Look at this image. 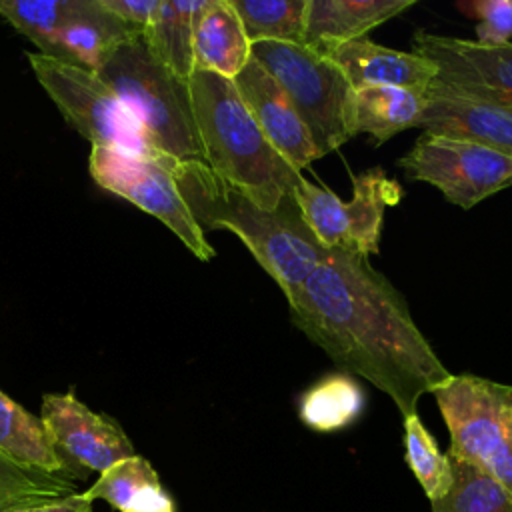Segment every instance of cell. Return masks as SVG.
<instances>
[{
  "label": "cell",
  "mask_w": 512,
  "mask_h": 512,
  "mask_svg": "<svg viewBox=\"0 0 512 512\" xmlns=\"http://www.w3.org/2000/svg\"><path fill=\"white\" fill-rule=\"evenodd\" d=\"M192 112L204 160L220 178L274 210L294 194L302 174L268 142L232 80L194 70L188 78Z\"/></svg>",
  "instance_id": "cell-3"
},
{
  "label": "cell",
  "mask_w": 512,
  "mask_h": 512,
  "mask_svg": "<svg viewBox=\"0 0 512 512\" xmlns=\"http://www.w3.org/2000/svg\"><path fill=\"white\" fill-rule=\"evenodd\" d=\"M142 34L108 14L98 0H78L58 34V60L96 72L120 44Z\"/></svg>",
  "instance_id": "cell-18"
},
{
  "label": "cell",
  "mask_w": 512,
  "mask_h": 512,
  "mask_svg": "<svg viewBox=\"0 0 512 512\" xmlns=\"http://www.w3.org/2000/svg\"><path fill=\"white\" fill-rule=\"evenodd\" d=\"M96 74L140 124L160 156L206 164L188 82L150 52L142 34L120 44Z\"/></svg>",
  "instance_id": "cell-4"
},
{
  "label": "cell",
  "mask_w": 512,
  "mask_h": 512,
  "mask_svg": "<svg viewBox=\"0 0 512 512\" xmlns=\"http://www.w3.org/2000/svg\"><path fill=\"white\" fill-rule=\"evenodd\" d=\"M100 6L124 22L126 26L144 32L146 26L152 22L160 0H98Z\"/></svg>",
  "instance_id": "cell-30"
},
{
  "label": "cell",
  "mask_w": 512,
  "mask_h": 512,
  "mask_svg": "<svg viewBox=\"0 0 512 512\" xmlns=\"http://www.w3.org/2000/svg\"><path fill=\"white\" fill-rule=\"evenodd\" d=\"M364 390L346 372L314 382L298 402L300 420L316 432H336L356 422L364 410Z\"/></svg>",
  "instance_id": "cell-23"
},
{
  "label": "cell",
  "mask_w": 512,
  "mask_h": 512,
  "mask_svg": "<svg viewBox=\"0 0 512 512\" xmlns=\"http://www.w3.org/2000/svg\"><path fill=\"white\" fill-rule=\"evenodd\" d=\"M432 394L450 434L448 458L476 468L512 496V386L452 374Z\"/></svg>",
  "instance_id": "cell-6"
},
{
  "label": "cell",
  "mask_w": 512,
  "mask_h": 512,
  "mask_svg": "<svg viewBox=\"0 0 512 512\" xmlns=\"http://www.w3.org/2000/svg\"><path fill=\"white\" fill-rule=\"evenodd\" d=\"M404 458L430 502L448 494L454 482L450 458L440 452L418 414L404 416Z\"/></svg>",
  "instance_id": "cell-27"
},
{
  "label": "cell",
  "mask_w": 512,
  "mask_h": 512,
  "mask_svg": "<svg viewBox=\"0 0 512 512\" xmlns=\"http://www.w3.org/2000/svg\"><path fill=\"white\" fill-rule=\"evenodd\" d=\"M250 50L230 0H202L194 16V68L234 80L248 64Z\"/></svg>",
  "instance_id": "cell-17"
},
{
  "label": "cell",
  "mask_w": 512,
  "mask_h": 512,
  "mask_svg": "<svg viewBox=\"0 0 512 512\" xmlns=\"http://www.w3.org/2000/svg\"><path fill=\"white\" fill-rule=\"evenodd\" d=\"M92 500H88L84 496V492H76L64 498H54L48 502H40V504H30V506H22V508H14L8 512H94L92 508Z\"/></svg>",
  "instance_id": "cell-31"
},
{
  "label": "cell",
  "mask_w": 512,
  "mask_h": 512,
  "mask_svg": "<svg viewBox=\"0 0 512 512\" xmlns=\"http://www.w3.org/2000/svg\"><path fill=\"white\" fill-rule=\"evenodd\" d=\"M40 420L56 452L74 478L102 474L116 462L134 456V446L114 418L90 410L74 392L44 394Z\"/></svg>",
  "instance_id": "cell-11"
},
{
  "label": "cell",
  "mask_w": 512,
  "mask_h": 512,
  "mask_svg": "<svg viewBox=\"0 0 512 512\" xmlns=\"http://www.w3.org/2000/svg\"><path fill=\"white\" fill-rule=\"evenodd\" d=\"M294 198L304 222L324 248L372 256L380 252L384 212L402 200V186L380 166H374L352 176L348 202L304 176L294 188Z\"/></svg>",
  "instance_id": "cell-8"
},
{
  "label": "cell",
  "mask_w": 512,
  "mask_h": 512,
  "mask_svg": "<svg viewBox=\"0 0 512 512\" xmlns=\"http://www.w3.org/2000/svg\"><path fill=\"white\" fill-rule=\"evenodd\" d=\"M454 482L446 496L430 502L432 512H512V496L486 474L450 458Z\"/></svg>",
  "instance_id": "cell-28"
},
{
  "label": "cell",
  "mask_w": 512,
  "mask_h": 512,
  "mask_svg": "<svg viewBox=\"0 0 512 512\" xmlns=\"http://www.w3.org/2000/svg\"><path fill=\"white\" fill-rule=\"evenodd\" d=\"M346 76L354 90L366 86H396L426 94L430 82L438 76L436 66L414 54L358 38L338 48L330 58Z\"/></svg>",
  "instance_id": "cell-16"
},
{
  "label": "cell",
  "mask_w": 512,
  "mask_h": 512,
  "mask_svg": "<svg viewBox=\"0 0 512 512\" xmlns=\"http://www.w3.org/2000/svg\"><path fill=\"white\" fill-rule=\"evenodd\" d=\"M456 8L468 16L476 18V42L498 46L512 38V0H468L458 2Z\"/></svg>",
  "instance_id": "cell-29"
},
{
  "label": "cell",
  "mask_w": 512,
  "mask_h": 512,
  "mask_svg": "<svg viewBox=\"0 0 512 512\" xmlns=\"http://www.w3.org/2000/svg\"><path fill=\"white\" fill-rule=\"evenodd\" d=\"M26 58L36 80L62 116L74 130L90 140L92 146L162 158L142 132L140 124L96 72L40 52H28Z\"/></svg>",
  "instance_id": "cell-7"
},
{
  "label": "cell",
  "mask_w": 512,
  "mask_h": 512,
  "mask_svg": "<svg viewBox=\"0 0 512 512\" xmlns=\"http://www.w3.org/2000/svg\"><path fill=\"white\" fill-rule=\"evenodd\" d=\"M90 174L104 190L158 218L198 260L208 262L216 256L160 158L92 146Z\"/></svg>",
  "instance_id": "cell-9"
},
{
  "label": "cell",
  "mask_w": 512,
  "mask_h": 512,
  "mask_svg": "<svg viewBox=\"0 0 512 512\" xmlns=\"http://www.w3.org/2000/svg\"><path fill=\"white\" fill-rule=\"evenodd\" d=\"M288 304L292 324L346 374L388 394L402 418L452 376L404 296L364 254L330 250Z\"/></svg>",
  "instance_id": "cell-1"
},
{
  "label": "cell",
  "mask_w": 512,
  "mask_h": 512,
  "mask_svg": "<svg viewBox=\"0 0 512 512\" xmlns=\"http://www.w3.org/2000/svg\"><path fill=\"white\" fill-rule=\"evenodd\" d=\"M424 132L472 142L512 158V108L430 84L424 94Z\"/></svg>",
  "instance_id": "cell-13"
},
{
  "label": "cell",
  "mask_w": 512,
  "mask_h": 512,
  "mask_svg": "<svg viewBox=\"0 0 512 512\" xmlns=\"http://www.w3.org/2000/svg\"><path fill=\"white\" fill-rule=\"evenodd\" d=\"M160 162L172 174L200 230L234 232L264 272L282 288L288 302L328 256L330 250L316 240L304 222L294 194L286 196L278 208L266 210L204 162H182L164 156Z\"/></svg>",
  "instance_id": "cell-2"
},
{
  "label": "cell",
  "mask_w": 512,
  "mask_h": 512,
  "mask_svg": "<svg viewBox=\"0 0 512 512\" xmlns=\"http://www.w3.org/2000/svg\"><path fill=\"white\" fill-rule=\"evenodd\" d=\"M0 450L14 460L76 482L70 466L52 446L40 418L0 390Z\"/></svg>",
  "instance_id": "cell-22"
},
{
  "label": "cell",
  "mask_w": 512,
  "mask_h": 512,
  "mask_svg": "<svg viewBox=\"0 0 512 512\" xmlns=\"http://www.w3.org/2000/svg\"><path fill=\"white\" fill-rule=\"evenodd\" d=\"M414 0H308L304 44L324 58L408 10Z\"/></svg>",
  "instance_id": "cell-15"
},
{
  "label": "cell",
  "mask_w": 512,
  "mask_h": 512,
  "mask_svg": "<svg viewBox=\"0 0 512 512\" xmlns=\"http://www.w3.org/2000/svg\"><path fill=\"white\" fill-rule=\"evenodd\" d=\"M410 180L436 186L462 210L512 184V158L490 148L422 132L398 160Z\"/></svg>",
  "instance_id": "cell-10"
},
{
  "label": "cell",
  "mask_w": 512,
  "mask_h": 512,
  "mask_svg": "<svg viewBox=\"0 0 512 512\" xmlns=\"http://www.w3.org/2000/svg\"><path fill=\"white\" fill-rule=\"evenodd\" d=\"M412 46L438 70L430 84L512 108V42L488 46L418 30Z\"/></svg>",
  "instance_id": "cell-12"
},
{
  "label": "cell",
  "mask_w": 512,
  "mask_h": 512,
  "mask_svg": "<svg viewBox=\"0 0 512 512\" xmlns=\"http://www.w3.org/2000/svg\"><path fill=\"white\" fill-rule=\"evenodd\" d=\"M88 500H104L118 512H176L154 466L134 454L98 474L84 492Z\"/></svg>",
  "instance_id": "cell-19"
},
{
  "label": "cell",
  "mask_w": 512,
  "mask_h": 512,
  "mask_svg": "<svg viewBox=\"0 0 512 512\" xmlns=\"http://www.w3.org/2000/svg\"><path fill=\"white\" fill-rule=\"evenodd\" d=\"M232 82L258 128L292 168L300 172L318 160L312 138L286 92L256 60L250 58Z\"/></svg>",
  "instance_id": "cell-14"
},
{
  "label": "cell",
  "mask_w": 512,
  "mask_h": 512,
  "mask_svg": "<svg viewBox=\"0 0 512 512\" xmlns=\"http://www.w3.org/2000/svg\"><path fill=\"white\" fill-rule=\"evenodd\" d=\"M76 494V482L22 464L0 450V512Z\"/></svg>",
  "instance_id": "cell-25"
},
{
  "label": "cell",
  "mask_w": 512,
  "mask_h": 512,
  "mask_svg": "<svg viewBox=\"0 0 512 512\" xmlns=\"http://www.w3.org/2000/svg\"><path fill=\"white\" fill-rule=\"evenodd\" d=\"M424 94L396 86H366L356 90V134H370L376 146L392 136L420 126Z\"/></svg>",
  "instance_id": "cell-21"
},
{
  "label": "cell",
  "mask_w": 512,
  "mask_h": 512,
  "mask_svg": "<svg viewBox=\"0 0 512 512\" xmlns=\"http://www.w3.org/2000/svg\"><path fill=\"white\" fill-rule=\"evenodd\" d=\"M78 0H0V16L28 36L40 54L58 60V34L76 10Z\"/></svg>",
  "instance_id": "cell-26"
},
{
  "label": "cell",
  "mask_w": 512,
  "mask_h": 512,
  "mask_svg": "<svg viewBox=\"0 0 512 512\" xmlns=\"http://www.w3.org/2000/svg\"><path fill=\"white\" fill-rule=\"evenodd\" d=\"M254 42L304 44L308 0H230Z\"/></svg>",
  "instance_id": "cell-24"
},
{
  "label": "cell",
  "mask_w": 512,
  "mask_h": 512,
  "mask_svg": "<svg viewBox=\"0 0 512 512\" xmlns=\"http://www.w3.org/2000/svg\"><path fill=\"white\" fill-rule=\"evenodd\" d=\"M202 0H160L152 22L142 32L150 52L178 78L186 80L194 68V16Z\"/></svg>",
  "instance_id": "cell-20"
},
{
  "label": "cell",
  "mask_w": 512,
  "mask_h": 512,
  "mask_svg": "<svg viewBox=\"0 0 512 512\" xmlns=\"http://www.w3.org/2000/svg\"><path fill=\"white\" fill-rule=\"evenodd\" d=\"M250 58L286 92L318 158L356 134V90L330 58L302 44L284 42H254Z\"/></svg>",
  "instance_id": "cell-5"
}]
</instances>
